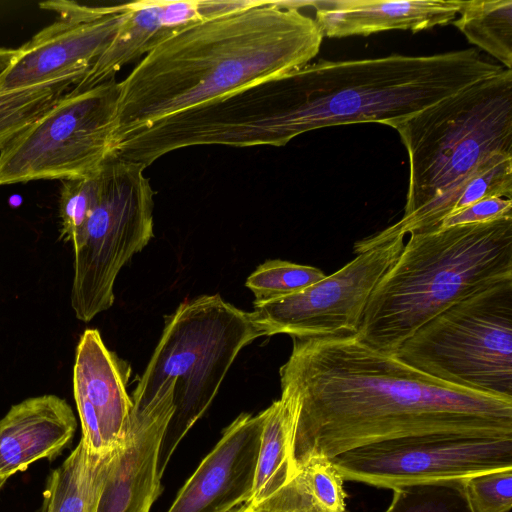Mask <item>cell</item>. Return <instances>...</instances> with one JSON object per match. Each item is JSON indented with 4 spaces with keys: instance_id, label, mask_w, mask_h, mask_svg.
<instances>
[{
    "instance_id": "cell-1",
    "label": "cell",
    "mask_w": 512,
    "mask_h": 512,
    "mask_svg": "<svg viewBox=\"0 0 512 512\" xmlns=\"http://www.w3.org/2000/svg\"><path fill=\"white\" fill-rule=\"evenodd\" d=\"M292 340L279 374L281 389L297 400L295 474L313 457L331 459L394 438L433 433L512 438V399L442 382L357 335Z\"/></svg>"
},
{
    "instance_id": "cell-2",
    "label": "cell",
    "mask_w": 512,
    "mask_h": 512,
    "mask_svg": "<svg viewBox=\"0 0 512 512\" xmlns=\"http://www.w3.org/2000/svg\"><path fill=\"white\" fill-rule=\"evenodd\" d=\"M305 6L261 0L160 42L118 82L113 146L164 117L309 64L324 36Z\"/></svg>"
},
{
    "instance_id": "cell-3",
    "label": "cell",
    "mask_w": 512,
    "mask_h": 512,
    "mask_svg": "<svg viewBox=\"0 0 512 512\" xmlns=\"http://www.w3.org/2000/svg\"><path fill=\"white\" fill-rule=\"evenodd\" d=\"M503 69L471 48L433 55L321 59L271 78L274 144L284 146L303 133L332 126L391 127Z\"/></svg>"
},
{
    "instance_id": "cell-4",
    "label": "cell",
    "mask_w": 512,
    "mask_h": 512,
    "mask_svg": "<svg viewBox=\"0 0 512 512\" xmlns=\"http://www.w3.org/2000/svg\"><path fill=\"white\" fill-rule=\"evenodd\" d=\"M512 278V216L412 233L366 305L356 334L387 353L453 304Z\"/></svg>"
},
{
    "instance_id": "cell-5",
    "label": "cell",
    "mask_w": 512,
    "mask_h": 512,
    "mask_svg": "<svg viewBox=\"0 0 512 512\" xmlns=\"http://www.w3.org/2000/svg\"><path fill=\"white\" fill-rule=\"evenodd\" d=\"M264 336L251 312L219 294L184 301L165 327L131 397L132 407L166 416L158 471L162 478L182 439L214 400L239 352Z\"/></svg>"
},
{
    "instance_id": "cell-6",
    "label": "cell",
    "mask_w": 512,
    "mask_h": 512,
    "mask_svg": "<svg viewBox=\"0 0 512 512\" xmlns=\"http://www.w3.org/2000/svg\"><path fill=\"white\" fill-rule=\"evenodd\" d=\"M391 127L409 158L408 216L491 155L512 154V70L504 68Z\"/></svg>"
},
{
    "instance_id": "cell-7",
    "label": "cell",
    "mask_w": 512,
    "mask_h": 512,
    "mask_svg": "<svg viewBox=\"0 0 512 512\" xmlns=\"http://www.w3.org/2000/svg\"><path fill=\"white\" fill-rule=\"evenodd\" d=\"M394 354L442 382L512 399V278L440 312Z\"/></svg>"
},
{
    "instance_id": "cell-8",
    "label": "cell",
    "mask_w": 512,
    "mask_h": 512,
    "mask_svg": "<svg viewBox=\"0 0 512 512\" xmlns=\"http://www.w3.org/2000/svg\"><path fill=\"white\" fill-rule=\"evenodd\" d=\"M144 170L113 156L100 167L96 202L72 242L71 306L80 321L113 305L119 271L153 237L154 191Z\"/></svg>"
},
{
    "instance_id": "cell-9",
    "label": "cell",
    "mask_w": 512,
    "mask_h": 512,
    "mask_svg": "<svg viewBox=\"0 0 512 512\" xmlns=\"http://www.w3.org/2000/svg\"><path fill=\"white\" fill-rule=\"evenodd\" d=\"M119 84L70 92L0 152V186L91 175L111 156Z\"/></svg>"
},
{
    "instance_id": "cell-10",
    "label": "cell",
    "mask_w": 512,
    "mask_h": 512,
    "mask_svg": "<svg viewBox=\"0 0 512 512\" xmlns=\"http://www.w3.org/2000/svg\"><path fill=\"white\" fill-rule=\"evenodd\" d=\"M330 461L344 481L384 489L512 469V438L459 433L414 435L366 444Z\"/></svg>"
},
{
    "instance_id": "cell-11",
    "label": "cell",
    "mask_w": 512,
    "mask_h": 512,
    "mask_svg": "<svg viewBox=\"0 0 512 512\" xmlns=\"http://www.w3.org/2000/svg\"><path fill=\"white\" fill-rule=\"evenodd\" d=\"M404 247V235L359 253L335 273L308 288L263 304L252 317L264 336L292 339L344 337L358 333L376 285Z\"/></svg>"
},
{
    "instance_id": "cell-12",
    "label": "cell",
    "mask_w": 512,
    "mask_h": 512,
    "mask_svg": "<svg viewBox=\"0 0 512 512\" xmlns=\"http://www.w3.org/2000/svg\"><path fill=\"white\" fill-rule=\"evenodd\" d=\"M259 0H145L122 4V17L111 42L71 92L115 79L127 64L144 57L175 32L207 19L239 11Z\"/></svg>"
},
{
    "instance_id": "cell-13",
    "label": "cell",
    "mask_w": 512,
    "mask_h": 512,
    "mask_svg": "<svg viewBox=\"0 0 512 512\" xmlns=\"http://www.w3.org/2000/svg\"><path fill=\"white\" fill-rule=\"evenodd\" d=\"M128 374L104 344L97 329H86L76 348L73 392L82 440L94 454L105 455L125 437L132 400L126 391Z\"/></svg>"
},
{
    "instance_id": "cell-14",
    "label": "cell",
    "mask_w": 512,
    "mask_h": 512,
    "mask_svg": "<svg viewBox=\"0 0 512 512\" xmlns=\"http://www.w3.org/2000/svg\"><path fill=\"white\" fill-rule=\"evenodd\" d=\"M264 411L241 413L178 492L167 512H230L254 483Z\"/></svg>"
},
{
    "instance_id": "cell-15",
    "label": "cell",
    "mask_w": 512,
    "mask_h": 512,
    "mask_svg": "<svg viewBox=\"0 0 512 512\" xmlns=\"http://www.w3.org/2000/svg\"><path fill=\"white\" fill-rule=\"evenodd\" d=\"M168 424L159 414L131 410L95 512H150L162 492L158 465Z\"/></svg>"
},
{
    "instance_id": "cell-16",
    "label": "cell",
    "mask_w": 512,
    "mask_h": 512,
    "mask_svg": "<svg viewBox=\"0 0 512 512\" xmlns=\"http://www.w3.org/2000/svg\"><path fill=\"white\" fill-rule=\"evenodd\" d=\"M77 421L56 395L28 398L0 419V491L9 478L40 459H54L71 443Z\"/></svg>"
},
{
    "instance_id": "cell-17",
    "label": "cell",
    "mask_w": 512,
    "mask_h": 512,
    "mask_svg": "<svg viewBox=\"0 0 512 512\" xmlns=\"http://www.w3.org/2000/svg\"><path fill=\"white\" fill-rule=\"evenodd\" d=\"M459 0H333L308 1L323 36H367L389 30L413 33L444 26L456 18Z\"/></svg>"
},
{
    "instance_id": "cell-18",
    "label": "cell",
    "mask_w": 512,
    "mask_h": 512,
    "mask_svg": "<svg viewBox=\"0 0 512 512\" xmlns=\"http://www.w3.org/2000/svg\"><path fill=\"white\" fill-rule=\"evenodd\" d=\"M344 479L330 459L313 457L281 488L249 512H345Z\"/></svg>"
},
{
    "instance_id": "cell-19",
    "label": "cell",
    "mask_w": 512,
    "mask_h": 512,
    "mask_svg": "<svg viewBox=\"0 0 512 512\" xmlns=\"http://www.w3.org/2000/svg\"><path fill=\"white\" fill-rule=\"evenodd\" d=\"M297 416L293 393L281 389L280 399L264 410L254 483L245 504H255L270 496L294 475L291 444Z\"/></svg>"
},
{
    "instance_id": "cell-20",
    "label": "cell",
    "mask_w": 512,
    "mask_h": 512,
    "mask_svg": "<svg viewBox=\"0 0 512 512\" xmlns=\"http://www.w3.org/2000/svg\"><path fill=\"white\" fill-rule=\"evenodd\" d=\"M116 449L94 454L80 439L62 465L51 472L42 512H95Z\"/></svg>"
},
{
    "instance_id": "cell-21",
    "label": "cell",
    "mask_w": 512,
    "mask_h": 512,
    "mask_svg": "<svg viewBox=\"0 0 512 512\" xmlns=\"http://www.w3.org/2000/svg\"><path fill=\"white\" fill-rule=\"evenodd\" d=\"M457 15L467 40L512 70V0L462 1Z\"/></svg>"
},
{
    "instance_id": "cell-22",
    "label": "cell",
    "mask_w": 512,
    "mask_h": 512,
    "mask_svg": "<svg viewBox=\"0 0 512 512\" xmlns=\"http://www.w3.org/2000/svg\"><path fill=\"white\" fill-rule=\"evenodd\" d=\"M78 69L50 82L0 93V152L26 127L37 120L85 76Z\"/></svg>"
},
{
    "instance_id": "cell-23",
    "label": "cell",
    "mask_w": 512,
    "mask_h": 512,
    "mask_svg": "<svg viewBox=\"0 0 512 512\" xmlns=\"http://www.w3.org/2000/svg\"><path fill=\"white\" fill-rule=\"evenodd\" d=\"M325 276L313 266L267 260L248 276L245 286L253 292L254 304H263L298 293Z\"/></svg>"
},
{
    "instance_id": "cell-24",
    "label": "cell",
    "mask_w": 512,
    "mask_h": 512,
    "mask_svg": "<svg viewBox=\"0 0 512 512\" xmlns=\"http://www.w3.org/2000/svg\"><path fill=\"white\" fill-rule=\"evenodd\" d=\"M384 512L473 511L464 490V480H448L395 488Z\"/></svg>"
},
{
    "instance_id": "cell-25",
    "label": "cell",
    "mask_w": 512,
    "mask_h": 512,
    "mask_svg": "<svg viewBox=\"0 0 512 512\" xmlns=\"http://www.w3.org/2000/svg\"><path fill=\"white\" fill-rule=\"evenodd\" d=\"M99 170L88 176L61 181L60 237L65 242L72 244L76 239L96 202L100 181Z\"/></svg>"
},
{
    "instance_id": "cell-26",
    "label": "cell",
    "mask_w": 512,
    "mask_h": 512,
    "mask_svg": "<svg viewBox=\"0 0 512 512\" xmlns=\"http://www.w3.org/2000/svg\"><path fill=\"white\" fill-rule=\"evenodd\" d=\"M464 490L473 512H509L512 507V469L466 478Z\"/></svg>"
},
{
    "instance_id": "cell-27",
    "label": "cell",
    "mask_w": 512,
    "mask_h": 512,
    "mask_svg": "<svg viewBox=\"0 0 512 512\" xmlns=\"http://www.w3.org/2000/svg\"><path fill=\"white\" fill-rule=\"evenodd\" d=\"M506 216H512V199L488 197L448 215L441 221L438 229L456 225L489 222Z\"/></svg>"
},
{
    "instance_id": "cell-28",
    "label": "cell",
    "mask_w": 512,
    "mask_h": 512,
    "mask_svg": "<svg viewBox=\"0 0 512 512\" xmlns=\"http://www.w3.org/2000/svg\"><path fill=\"white\" fill-rule=\"evenodd\" d=\"M20 53L19 48H0V74L3 73L11 62Z\"/></svg>"
},
{
    "instance_id": "cell-29",
    "label": "cell",
    "mask_w": 512,
    "mask_h": 512,
    "mask_svg": "<svg viewBox=\"0 0 512 512\" xmlns=\"http://www.w3.org/2000/svg\"><path fill=\"white\" fill-rule=\"evenodd\" d=\"M230 512H249L246 507H245V503L236 507L235 509H233L232 511Z\"/></svg>"
}]
</instances>
